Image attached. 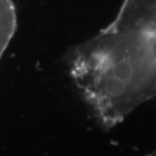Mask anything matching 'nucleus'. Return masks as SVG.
I'll return each instance as SVG.
<instances>
[{"mask_svg": "<svg viewBox=\"0 0 156 156\" xmlns=\"http://www.w3.org/2000/svg\"><path fill=\"white\" fill-rule=\"evenodd\" d=\"M16 25L14 3L12 0H0V59L15 34Z\"/></svg>", "mask_w": 156, "mask_h": 156, "instance_id": "obj_2", "label": "nucleus"}, {"mask_svg": "<svg viewBox=\"0 0 156 156\" xmlns=\"http://www.w3.org/2000/svg\"><path fill=\"white\" fill-rule=\"evenodd\" d=\"M69 75L105 130L156 98V26L116 17L67 54Z\"/></svg>", "mask_w": 156, "mask_h": 156, "instance_id": "obj_1", "label": "nucleus"}, {"mask_svg": "<svg viewBox=\"0 0 156 156\" xmlns=\"http://www.w3.org/2000/svg\"><path fill=\"white\" fill-rule=\"evenodd\" d=\"M145 156H156V148L154 149V150H152L150 153H148L147 155H145Z\"/></svg>", "mask_w": 156, "mask_h": 156, "instance_id": "obj_3", "label": "nucleus"}]
</instances>
